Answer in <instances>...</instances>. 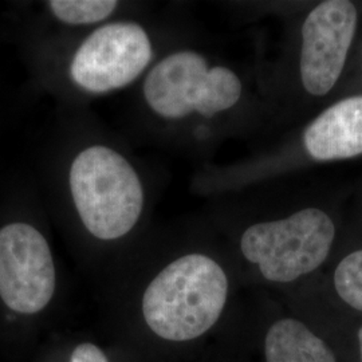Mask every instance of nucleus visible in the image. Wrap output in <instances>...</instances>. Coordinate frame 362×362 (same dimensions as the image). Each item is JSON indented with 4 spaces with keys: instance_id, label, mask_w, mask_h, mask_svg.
Segmentation results:
<instances>
[{
    "instance_id": "nucleus-1",
    "label": "nucleus",
    "mask_w": 362,
    "mask_h": 362,
    "mask_svg": "<svg viewBox=\"0 0 362 362\" xmlns=\"http://www.w3.org/2000/svg\"><path fill=\"white\" fill-rule=\"evenodd\" d=\"M228 299V276L216 260L192 252L175 259L145 288L143 315L156 336L192 341L219 321Z\"/></svg>"
},
{
    "instance_id": "nucleus-2",
    "label": "nucleus",
    "mask_w": 362,
    "mask_h": 362,
    "mask_svg": "<svg viewBox=\"0 0 362 362\" xmlns=\"http://www.w3.org/2000/svg\"><path fill=\"white\" fill-rule=\"evenodd\" d=\"M69 189L81 223L100 240L124 238L141 218V179L110 146L90 145L78 152L69 169Z\"/></svg>"
},
{
    "instance_id": "nucleus-3",
    "label": "nucleus",
    "mask_w": 362,
    "mask_h": 362,
    "mask_svg": "<svg viewBox=\"0 0 362 362\" xmlns=\"http://www.w3.org/2000/svg\"><path fill=\"white\" fill-rule=\"evenodd\" d=\"M242 91V81L231 69L211 67L192 50L167 55L152 67L143 86L145 103L164 119H182L194 113L211 118L238 104Z\"/></svg>"
},
{
    "instance_id": "nucleus-4",
    "label": "nucleus",
    "mask_w": 362,
    "mask_h": 362,
    "mask_svg": "<svg viewBox=\"0 0 362 362\" xmlns=\"http://www.w3.org/2000/svg\"><path fill=\"white\" fill-rule=\"evenodd\" d=\"M334 239L333 219L321 208L309 207L250 226L242 235L240 250L264 279L290 284L322 266Z\"/></svg>"
},
{
    "instance_id": "nucleus-5",
    "label": "nucleus",
    "mask_w": 362,
    "mask_h": 362,
    "mask_svg": "<svg viewBox=\"0 0 362 362\" xmlns=\"http://www.w3.org/2000/svg\"><path fill=\"white\" fill-rule=\"evenodd\" d=\"M152 57V42L141 25L113 22L95 28L78 46L69 76L86 93L119 90L143 74Z\"/></svg>"
},
{
    "instance_id": "nucleus-6",
    "label": "nucleus",
    "mask_w": 362,
    "mask_h": 362,
    "mask_svg": "<svg viewBox=\"0 0 362 362\" xmlns=\"http://www.w3.org/2000/svg\"><path fill=\"white\" fill-rule=\"evenodd\" d=\"M57 284L52 248L26 221L0 228V299L10 310L37 314L52 299Z\"/></svg>"
},
{
    "instance_id": "nucleus-7",
    "label": "nucleus",
    "mask_w": 362,
    "mask_h": 362,
    "mask_svg": "<svg viewBox=\"0 0 362 362\" xmlns=\"http://www.w3.org/2000/svg\"><path fill=\"white\" fill-rule=\"evenodd\" d=\"M357 7L349 0H326L302 25L299 76L305 90L322 97L336 86L357 31Z\"/></svg>"
},
{
    "instance_id": "nucleus-8",
    "label": "nucleus",
    "mask_w": 362,
    "mask_h": 362,
    "mask_svg": "<svg viewBox=\"0 0 362 362\" xmlns=\"http://www.w3.org/2000/svg\"><path fill=\"white\" fill-rule=\"evenodd\" d=\"M303 145L317 161L362 155V94L344 98L315 117L303 133Z\"/></svg>"
},
{
    "instance_id": "nucleus-9",
    "label": "nucleus",
    "mask_w": 362,
    "mask_h": 362,
    "mask_svg": "<svg viewBox=\"0 0 362 362\" xmlns=\"http://www.w3.org/2000/svg\"><path fill=\"white\" fill-rule=\"evenodd\" d=\"M264 357L266 362H337L324 339L296 318L272 325L264 338Z\"/></svg>"
},
{
    "instance_id": "nucleus-10",
    "label": "nucleus",
    "mask_w": 362,
    "mask_h": 362,
    "mask_svg": "<svg viewBox=\"0 0 362 362\" xmlns=\"http://www.w3.org/2000/svg\"><path fill=\"white\" fill-rule=\"evenodd\" d=\"M118 7L115 0H52L47 8L67 26H89L107 19Z\"/></svg>"
},
{
    "instance_id": "nucleus-11",
    "label": "nucleus",
    "mask_w": 362,
    "mask_h": 362,
    "mask_svg": "<svg viewBox=\"0 0 362 362\" xmlns=\"http://www.w3.org/2000/svg\"><path fill=\"white\" fill-rule=\"evenodd\" d=\"M334 287L350 308L362 311V250L350 252L334 272Z\"/></svg>"
},
{
    "instance_id": "nucleus-12",
    "label": "nucleus",
    "mask_w": 362,
    "mask_h": 362,
    "mask_svg": "<svg viewBox=\"0 0 362 362\" xmlns=\"http://www.w3.org/2000/svg\"><path fill=\"white\" fill-rule=\"evenodd\" d=\"M71 362H109L104 350L100 349L98 346L85 342L78 345L76 349L73 350L71 354Z\"/></svg>"
},
{
    "instance_id": "nucleus-13",
    "label": "nucleus",
    "mask_w": 362,
    "mask_h": 362,
    "mask_svg": "<svg viewBox=\"0 0 362 362\" xmlns=\"http://www.w3.org/2000/svg\"><path fill=\"white\" fill-rule=\"evenodd\" d=\"M358 345H360V356H361L362 362V326L360 332H358Z\"/></svg>"
}]
</instances>
